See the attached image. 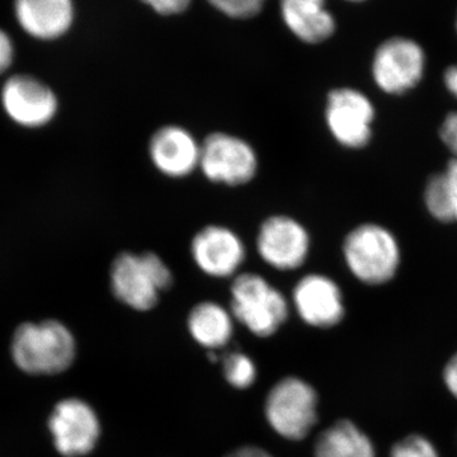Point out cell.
<instances>
[{"mask_svg": "<svg viewBox=\"0 0 457 457\" xmlns=\"http://www.w3.org/2000/svg\"><path fill=\"white\" fill-rule=\"evenodd\" d=\"M342 255L351 275L368 286L389 284L402 266L398 237L378 222H362L348 231Z\"/></svg>", "mask_w": 457, "mask_h": 457, "instance_id": "obj_1", "label": "cell"}, {"mask_svg": "<svg viewBox=\"0 0 457 457\" xmlns=\"http://www.w3.org/2000/svg\"><path fill=\"white\" fill-rule=\"evenodd\" d=\"M110 278L114 297L141 312L153 311L174 282L173 272L154 252H122L112 262Z\"/></svg>", "mask_w": 457, "mask_h": 457, "instance_id": "obj_2", "label": "cell"}, {"mask_svg": "<svg viewBox=\"0 0 457 457\" xmlns=\"http://www.w3.org/2000/svg\"><path fill=\"white\" fill-rule=\"evenodd\" d=\"M11 351L18 369L27 374L56 375L73 365L77 343L64 324L45 320L18 327Z\"/></svg>", "mask_w": 457, "mask_h": 457, "instance_id": "obj_3", "label": "cell"}, {"mask_svg": "<svg viewBox=\"0 0 457 457\" xmlns=\"http://www.w3.org/2000/svg\"><path fill=\"white\" fill-rule=\"evenodd\" d=\"M230 311L252 335L269 338L290 315L285 295L260 273L240 272L230 286Z\"/></svg>", "mask_w": 457, "mask_h": 457, "instance_id": "obj_4", "label": "cell"}, {"mask_svg": "<svg viewBox=\"0 0 457 457\" xmlns=\"http://www.w3.org/2000/svg\"><path fill=\"white\" fill-rule=\"evenodd\" d=\"M319 396L300 378H284L273 385L264 402V416L270 428L288 441H302L317 426Z\"/></svg>", "mask_w": 457, "mask_h": 457, "instance_id": "obj_5", "label": "cell"}, {"mask_svg": "<svg viewBox=\"0 0 457 457\" xmlns=\"http://www.w3.org/2000/svg\"><path fill=\"white\" fill-rule=\"evenodd\" d=\"M260 168L257 152L249 141L228 132L207 135L201 143L198 170L215 185L240 187L255 179Z\"/></svg>", "mask_w": 457, "mask_h": 457, "instance_id": "obj_6", "label": "cell"}, {"mask_svg": "<svg viewBox=\"0 0 457 457\" xmlns=\"http://www.w3.org/2000/svg\"><path fill=\"white\" fill-rule=\"evenodd\" d=\"M376 108L362 90L339 87L327 96L324 120L330 137L345 149H365L374 137Z\"/></svg>", "mask_w": 457, "mask_h": 457, "instance_id": "obj_7", "label": "cell"}, {"mask_svg": "<svg viewBox=\"0 0 457 457\" xmlns=\"http://www.w3.org/2000/svg\"><path fill=\"white\" fill-rule=\"evenodd\" d=\"M426 65L425 50L417 41L389 38L376 49L372 57V79L385 95L404 96L422 82Z\"/></svg>", "mask_w": 457, "mask_h": 457, "instance_id": "obj_8", "label": "cell"}, {"mask_svg": "<svg viewBox=\"0 0 457 457\" xmlns=\"http://www.w3.org/2000/svg\"><path fill=\"white\" fill-rule=\"evenodd\" d=\"M258 255L270 269L290 272L308 261L312 237L302 221L290 215H272L258 228Z\"/></svg>", "mask_w": 457, "mask_h": 457, "instance_id": "obj_9", "label": "cell"}, {"mask_svg": "<svg viewBox=\"0 0 457 457\" xmlns=\"http://www.w3.org/2000/svg\"><path fill=\"white\" fill-rule=\"evenodd\" d=\"M49 429L60 455L82 457L97 446L101 422L95 409L82 399L57 403L49 418Z\"/></svg>", "mask_w": 457, "mask_h": 457, "instance_id": "obj_10", "label": "cell"}, {"mask_svg": "<svg viewBox=\"0 0 457 457\" xmlns=\"http://www.w3.org/2000/svg\"><path fill=\"white\" fill-rule=\"evenodd\" d=\"M191 257L204 275L212 278H234L246 258L242 237L225 225H206L192 237Z\"/></svg>", "mask_w": 457, "mask_h": 457, "instance_id": "obj_11", "label": "cell"}, {"mask_svg": "<svg viewBox=\"0 0 457 457\" xmlns=\"http://www.w3.org/2000/svg\"><path fill=\"white\" fill-rule=\"evenodd\" d=\"M295 311L303 321L318 329H330L345 317V296L335 279L323 273H308L293 290Z\"/></svg>", "mask_w": 457, "mask_h": 457, "instance_id": "obj_12", "label": "cell"}, {"mask_svg": "<svg viewBox=\"0 0 457 457\" xmlns=\"http://www.w3.org/2000/svg\"><path fill=\"white\" fill-rule=\"evenodd\" d=\"M2 104L14 122L29 129L42 128L53 121L59 108L53 89L27 74L9 78L3 86Z\"/></svg>", "mask_w": 457, "mask_h": 457, "instance_id": "obj_13", "label": "cell"}, {"mask_svg": "<svg viewBox=\"0 0 457 457\" xmlns=\"http://www.w3.org/2000/svg\"><path fill=\"white\" fill-rule=\"evenodd\" d=\"M147 154L159 173L182 179L198 170L201 143L183 126L164 125L150 137Z\"/></svg>", "mask_w": 457, "mask_h": 457, "instance_id": "obj_14", "label": "cell"}, {"mask_svg": "<svg viewBox=\"0 0 457 457\" xmlns=\"http://www.w3.org/2000/svg\"><path fill=\"white\" fill-rule=\"evenodd\" d=\"M13 9L18 25L36 40H59L74 25V0H14Z\"/></svg>", "mask_w": 457, "mask_h": 457, "instance_id": "obj_15", "label": "cell"}, {"mask_svg": "<svg viewBox=\"0 0 457 457\" xmlns=\"http://www.w3.org/2000/svg\"><path fill=\"white\" fill-rule=\"evenodd\" d=\"M279 13L288 31L303 44H321L335 35L336 18L327 0H279Z\"/></svg>", "mask_w": 457, "mask_h": 457, "instance_id": "obj_16", "label": "cell"}, {"mask_svg": "<svg viewBox=\"0 0 457 457\" xmlns=\"http://www.w3.org/2000/svg\"><path fill=\"white\" fill-rule=\"evenodd\" d=\"M187 328L192 338L209 350L225 347L234 333L230 311L215 302H201L189 312Z\"/></svg>", "mask_w": 457, "mask_h": 457, "instance_id": "obj_17", "label": "cell"}, {"mask_svg": "<svg viewBox=\"0 0 457 457\" xmlns=\"http://www.w3.org/2000/svg\"><path fill=\"white\" fill-rule=\"evenodd\" d=\"M314 457H378L368 433L348 420H337L318 436Z\"/></svg>", "mask_w": 457, "mask_h": 457, "instance_id": "obj_18", "label": "cell"}, {"mask_svg": "<svg viewBox=\"0 0 457 457\" xmlns=\"http://www.w3.org/2000/svg\"><path fill=\"white\" fill-rule=\"evenodd\" d=\"M423 204L433 220L441 224H456L449 182L444 170L433 173L423 189Z\"/></svg>", "mask_w": 457, "mask_h": 457, "instance_id": "obj_19", "label": "cell"}, {"mask_svg": "<svg viewBox=\"0 0 457 457\" xmlns=\"http://www.w3.org/2000/svg\"><path fill=\"white\" fill-rule=\"evenodd\" d=\"M222 372L228 384L236 389L245 390L257 380L254 361L243 352H231L222 361Z\"/></svg>", "mask_w": 457, "mask_h": 457, "instance_id": "obj_20", "label": "cell"}, {"mask_svg": "<svg viewBox=\"0 0 457 457\" xmlns=\"http://www.w3.org/2000/svg\"><path fill=\"white\" fill-rule=\"evenodd\" d=\"M390 457H441L437 447L426 436L411 433L393 445Z\"/></svg>", "mask_w": 457, "mask_h": 457, "instance_id": "obj_21", "label": "cell"}, {"mask_svg": "<svg viewBox=\"0 0 457 457\" xmlns=\"http://www.w3.org/2000/svg\"><path fill=\"white\" fill-rule=\"evenodd\" d=\"M216 11L234 20H248L263 9L267 0H207Z\"/></svg>", "mask_w": 457, "mask_h": 457, "instance_id": "obj_22", "label": "cell"}, {"mask_svg": "<svg viewBox=\"0 0 457 457\" xmlns=\"http://www.w3.org/2000/svg\"><path fill=\"white\" fill-rule=\"evenodd\" d=\"M438 137L453 156L451 159L457 161V111L447 113L442 120L440 129H438Z\"/></svg>", "mask_w": 457, "mask_h": 457, "instance_id": "obj_23", "label": "cell"}, {"mask_svg": "<svg viewBox=\"0 0 457 457\" xmlns=\"http://www.w3.org/2000/svg\"><path fill=\"white\" fill-rule=\"evenodd\" d=\"M161 16H177L187 11L192 0H140Z\"/></svg>", "mask_w": 457, "mask_h": 457, "instance_id": "obj_24", "label": "cell"}, {"mask_svg": "<svg viewBox=\"0 0 457 457\" xmlns=\"http://www.w3.org/2000/svg\"><path fill=\"white\" fill-rule=\"evenodd\" d=\"M14 44L11 36L4 29H0V75L5 73L14 60Z\"/></svg>", "mask_w": 457, "mask_h": 457, "instance_id": "obj_25", "label": "cell"}, {"mask_svg": "<svg viewBox=\"0 0 457 457\" xmlns=\"http://www.w3.org/2000/svg\"><path fill=\"white\" fill-rule=\"evenodd\" d=\"M442 380L447 392L457 400V351L447 361L442 371Z\"/></svg>", "mask_w": 457, "mask_h": 457, "instance_id": "obj_26", "label": "cell"}, {"mask_svg": "<svg viewBox=\"0 0 457 457\" xmlns=\"http://www.w3.org/2000/svg\"><path fill=\"white\" fill-rule=\"evenodd\" d=\"M444 171L446 174L447 182H449L451 200H453V213H455L457 224V161L451 159Z\"/></svg>", "mask_w": 457, "mask_h": 457, "instance_id": "obj_27", "label": "cell"}, {"mask_svg": "<svg viewBox=\"0 0 457 457\" xmlns=\"http://www.w3.org/2000/svg\"><path fill=\"white\" fill-rule=\"evenodd\" d=\"M225 457H275L269 451L258 446H243Z\"/></svg>", "mask_w": 457, "mask_h": 457, "instance_id": "obj_28", "label": "cell"}, {"mask_svg": "<svg viewBox=\"0 0 457 457\" xmlns=\"http://www.w3.org/2000/svg\"><path fill=\"white\" fill-rule=\"evenodd\" d=\"M444 84L446 87L447 92L457 99V64L450 66L445 71Z\"/></svg>", "mask_w": 457, "mask_h": 457, "instance_id": "obj_29", "label": "cell"}, {"mask_svg": "<svg viewBox=\"0 0 457 457\" xmlns=\"http://www.w3.org/2000/svg\"><path fill=\"white\" fill-rule=\"evenodd\" d=\"M347 2H354V3H356V2H363V0H347Z\"/></svg>", "mask_w": 457, "mask_h": 457, "instance_id": "obj_30", "label": "cell"}, {"mask_svg": "<svg viewBox=\"0 0 457 457\" xmlns=\"http://www.w3.org/2000/svg\"><path fill=\"white\" fill-rule=\"evenodd\" d=\"M456 29H457V22H456Z\"/></svg>", "mask_w": 457, "mask_h": 457, "instance_id": "obj_31", "label": "cell"}]
</instances>
